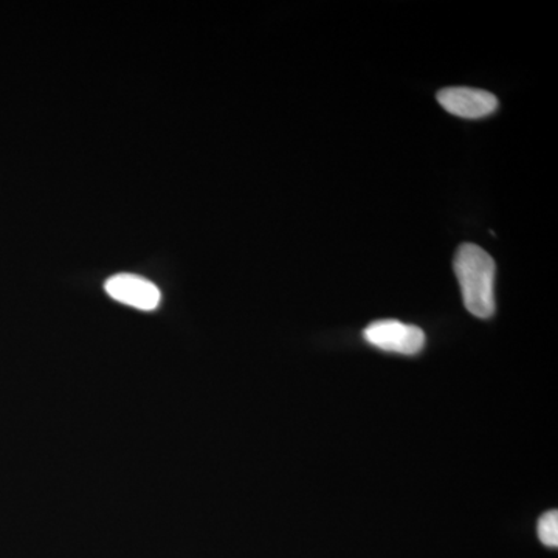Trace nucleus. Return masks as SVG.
Returning <instances> with one entry per match:
<instances>
[{
	"label": "nucleus",
	"mask_w": 558,
	"mask_h": 558,
	"mask_svg": "<svg viewBox=\"0 0 558 558\" xmlns=\"http://www.w3.org/2000/svg\"><path fill=\"white\" fill-rule=\"evenodd\" d=\"M454 274L465 310L478 318L494 317L497 266L486 250L475 244H462L454 256Z\"/></svg>",
	"instance_id": "obj_1"
},
{
	"label": "nucleus",
	"mask_w": 558,
	"mask_h": 558,
	"mask_svg": "<svg viewBox=\"0 0 558 558\" xmlns=\"http://www.w3.org/2000/svg\"><path fill=\"white\" fill-rule=\"evenodd\" d=\"M371 347L395 354L416 355L425 348L424 330L398 319H379L363 330Z\"/></svg>",
	"instance_id": "obj_2"
},
{
	"label": "nucleus",
	"mask_w": 558,
	"mask_h": 558,
	"mask_svg": "<svg viewBox=\"0 0 558 558\" xmlns=\"http://www.w3.org/2000/svg\"><path fill=\"white\" fill-rule=\"evenodd\" d=\"M105 289L110 299L140 311L157 310L161 301L159 288L137 275H116L106 281Z\"/></svg>",
	"instance_id": "obj_3"
},
{
	"label": "nucleus",
	"mask_w": 558,
	"mask_h": 558,
	"mask_svg": "<svg viewBox=\"0 0 558 558\" xmlns=\"http://www.w3.org/2000/svg\"><path fill=\"white\" fill-rule=\"evenodd\" d=\"M438 101L451 116L469 120L483 119L498 109V100L494 94L470 87H449L440 90Z\"/></svg>",
	"instance_id": "obj_4"
},
{
	"label": "nucleus",
	"mask_w": 558,
	"mask_h": 558,
	"mask_svg": "<svg viewBox=\"0 0 558 558\" xmlns=\"http://www.w3.org/2000/svg\"><path fill=\"white\" fill-rule=\"evenodd\" d=\"M538 538L543 545L549 548H557L558 546V512L557 510H549L542 519L538 520Z\"/></svg>",
	"instance_id": "obj_5"
}]
</instances>
